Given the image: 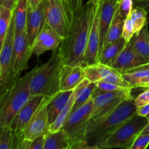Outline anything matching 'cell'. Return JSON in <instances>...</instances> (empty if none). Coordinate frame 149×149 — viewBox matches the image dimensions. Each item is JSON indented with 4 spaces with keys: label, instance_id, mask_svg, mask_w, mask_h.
I'll list each match as a JSON object with an SVG mask.
<instances>
[{
    "label": "cell",
    "instance_id": "40",
    "mask_svg": "<svg viewBox=\"0 0 149 149\" xmlns=\"http://www.w3.org/2000/svg\"><path fill=\"white\" fill-rule=\"evenodd\" d=\"M45 0H28V7H29V10H35L42 1Z\"/></svg>",
    "mask_w": 149,
    "mask_h": 149
},
{
    "label": "cell",
    "instance_id": "44",
    "mask_svg": "<svg viewBox=\"0 0 149 149\" xmlns=\"http://www.w3.org/2000/svg\"><path fill=\"white\" fill-rule=\"evenodd\" d=\"M100 2H101V0H88V1H87V3H89V4H93V5L95 6L99 5Z\"/></svg>",
    "mask_w": 149,
    "mask_h": 149
},
{
    "label": "cell",
    "instance_id": "42",
    "mask_svg": "<svg viewBox=\"0 0 149 149\" xmlns=\"http://www.w3.org/2000/svg\"><path fill=\"white\" fill-rule=\"evenodd\" d=\"M149 68V63H147L142 64V65H137V66L133 67V68H131L130 69L127 70V71H124V72L122 73H127V72H130V71H137V70H141V69H148Z\"/></svg>",
    "mask_w": 149,
    "mask_h": 149
},
{
    "label": "cell",
    "instance_id": "3",
    "mask_svg": "<svg viewBox=\"0 0 149 149\" xmlns=\"http://www.w3.org/2000/svg\"><path fill=\"white\" fill-rule=\"evenodd\" d=\"M63 65L59 48L52 51L47 63L36 70L30 83L31 95L52 97L61 91L60 74Z\"/></svg>",
    "mask_w": 149,
    "mask_h": 149
},
{
    "label": "cell",
    "instance_id": "24",
    "mask_svg": "<svg viewBox=\"0 0 149 149\" xmlns=\"http://www.w3.org/2000/svg\"><path fill=\"white\" fill-rule=\"evenodd\" d=\"M134 47L140 57L146 63H149V33L148 24L134 36Z\"/></svg>",
    "mask_w": 149,
    "mask_h": 149
},
{
    "label": "cell",
    "instance_id": "13",
    "mask_svg": "<svg viewBox=\"0 0 149 149\" xmlns=\"http://www.w3.org/2000/svg\"><path fill=\"white\" fill-rule=\"evenodd\" d=\"M63 40V38L46 23L33 42L31 47L32 53L39 57L47 51H54L60 47Z\"/></svg>",
    "mask_w": 149,
    "mask_h": 149
},
{
    "label": "cell",
    "instance_id": "4",
    "mask_svg": "<svg viewBox=\"0 0 149 149\" xmlns=\"http://www.w3.org/2000/svg\"><path fill=\"white\" fill-rule=\"evenodd\" d=\"M36 67L26 76L19 78L9 91L1 95L0 126L9 125L17 112L29 100L31 95L30 83Z\"/></svg>",
    "mask_w": 149,
    "mask_h": 149
},
{
    "label": "cell",
    "instance_id": "33",
    "mask_svg": "<svg viewBox=\"0 0 149 149\" xmlns=\"http://www.w3.org/2000/svg\"><path fill=\"white\" fill-rule=\"evenodd\" d=\"M149 146V133H141L135 139L131 149H146Z\"/></svg>",
    "mask_w": 149,
    "mask_h": 149
},
{
    "label": "cell",
    "instance_id": "38",
    "mask_svg": "<svg viewBox=\"0 0 149 149\" xmlns=\"http://www.w3.org/2000/svg\"><path fill=\"white\" fill-rule=\"evenodd\" d=\"M137 113L140 116H145L146 117L149 114V103L144 105V106H141V107L138 108L137 109Z\"/></svg>",
    "mask_w": 149,
    "mask_h": 149
},
{
    "label": "cell",
    "instance_id": "45",
    "mask_svg": "<svg viewBox=\"0 0 149 149\" xmlns=\"http://www.w3.org/2000/svg\"><path fill=\"white\" fill-rule=\"evenodd\" d=\"M142 134H146V133H149V122L148 125H146V127L145 128L143 129V130L142 131V132H141Z\"/></svg>",
    "mask_w": 149,
    "mask_h": 149
},
{
    "label": "cell",
    "instance_id": "21",
    "mask_svg": "<svg viewBox=\"0 0 149 149\" xmlns=\"http://www.w3.org/2000/svg\"><path fill=\"white\" fill-rule=\"evenodd\" d=\"M90 83V81L87 79H84L77 87L74 90L72 95H71V97H70L69 100L67 103V104L65 105V106L64 107V109H63V111H61V113H60L59 116H58L56 119L55 120V122H52V124L49 126V132H56V131L60 130L61 129H62L63 126V124L65 123V120H66L67 118L68 117L70 114L71 113V110H72L73 106L74 104V102H75L76 98H77V96L78 95L79 92L81 90V89H82L84 86L87 85V84Z\"/></svg>",
    "mask_w": 149,
    "mask_h": 149
},
{
    "label": "cell",
    "instance_id": "27",
    "mask_svg": "<svg viewBox=\"0 0 149 149\" xmlns=\"http://www.w3.org/2000/svg\"><path fill=\"white\" fill-rule=\"evenodd\" d=\"M13 18V10L0 5V47L4 44Z\"/></svg>",
    "mask_w": 149,
    "mask_h": 149
},
{
    "label": "cell",
    "instance_id": "41",
    "mask_svg": "<svg viewBox=\"0 0 149 149\" xmlns=\"http://www.w3.org/2000/svg\"><path fill=\"white\" fill-rule=\"evenodd\" d=\"M32 141L29 139H26L24 138L21 143H20V146H19L18 149H31V146Z\"/></svg>",
    "mask_w": 149,
    "mask_h": 149
},
{
    "label": "cell",
    "instance_id": "9",
    "mask_svg": "<svg viewBox=\"0 0 149 149\" xmlns=\"http://www.w3.org/2000/svg\"><path fill=\"white\" fill-rule=\"evenodd\" d=\"M45 97V96L43 95L31 96L29 100L17 112L14 119L10 122L9 125L14 133L12 149H18L20 143L24 139L23 132L25 127L38 110Z\"/></svg>",
    "mask_w": 149,
    "mask_h": 149
},
{
    "label": "cell",
    "instance_id": "46",
    "mask_svg": "<svg viewBox=\"0 0 149 149\" xmlns=\"http://www.w3.org/2000/svg\"><path fill=\"white\" fill-rule=\"evenodd\" d=\"M108 1V0H101V2H100V3H103V2H104V1Z\"/></svg>",
    "mask_w": 149,
    "mask_h": 149
},
{
    "label": "cell",
    "instance_id": "36",
    "mask_svg": "<svg viewBox=\"0 0 149 149\" xmlns=\"http://www.w3.org/2000/svg\"><path fill=\"white\" fill-rule=\"evenodd\" d=\"M16 1L17 0H0V3H1L0 5H2L7 8L14 10L16 5Z\"/></svg>",
    "mask_w": 149,
    "mask_h": 149
},
{
    "label": "cell",
    "instance_id": "2",
    "mask_svg": "<svg viewBox=\"0 0 149 149\" xmlns=\"http://www.w3.org/2000/svg\"><path fill=\"white\" fill-rule=\"evenodd\" d=\"M137 109L135 99L131 97L125 99L109 113L90 121L83 141V148L103 149L106 139L136 114Z\"/></svg>",
    "mask_w": 149,
    "mask_h": 149
},
{
    "label": "cell",
    "instance_id": "47",
    "mask_svg": "<svg viewBox=\"0 0 149 149\" xmlns=\"http://www.w3.org/2000/svg\"><path fill=\"white\" fill-rule=\"evenodd\" d=\"M146 118H147V119H148V121H149V114L148 115V116H146Z\"/></svg>",
    "mask_w": 149,
    "mask_h": 149
},
{
    "label": "cell",
    "instance_id": "18",
    "mask_svg": "<svg viewBox=\"0 0 149 149\" xmlns=\"http://www.w3.org/2000/svg\"><path fill=\"white\" fill-rule=\"evenodd\" d=\"M119 0H108L101 3L100 17V47L99 56L103 51L108 31L113 20L115 12L117 8Z\"/></svg>",
    "mask_w": 149,
    "mask_h": 149
},
{
    "label": "cell",
    "instance_id": "37",
    "mask_svg": "<svg viewBox=\"0 0 149 149\" xmlns=\"http://www.w3.org/2000/svg\"><path fill=\"white\" fill-rule=\"evenodd\" d=\"M134 6L142 7L147 13H149V0H137L134 1Z\"/></svg>",
    "mask_w": 149,
    "mask_h": 149
},
{
    "label": "cell",
    "instance_id": "5",
    "mask_svg": "<svg viewBox=\"0 0 149 149\" xmlns=\"http://www.w3.org/2000/svg\"><path fill=\"white\" fill-rule=\"evenodd\" d=\"M47 24L63 38L68 35L74 19V11L69 0H45Z\"/></svg>",
    "mask_w": 149,
    "mask_h": 149
},
{
    "label": "cell",
    "instance_id": "17",
    "mask_svg": "<svg viewBox=\"0 0 149 149\" xmlns=\"http://www.w3.org/2000/svg\"><path fill=\"white\" fill-rule=\"evenodd\" d=\"M84 68L80 65H63L60 74V89L61 91L74 90L83 80Z\"/></svg>",
    "mask_w": 149,
    "mask_h": 149
},
{
    "label": "cell",
    "instance_id": "28",
    "mask_svg": "<svg viewBox=\"0 0 149 149\" xmlns=\"http://www.w3.org/2000/svg\"><path fill=\"white\" fill-rule=\"evenodd\" d=\"M148 13L143 8L138 6H134L130 17L132 21L135 34H138L146 25L148 24L147 20Z\"/></svg>",
    "mask_w": 149,
    "mask_h": 149
},
{
    "label": "cell",
    "instance_id": "32",
    "mask_svg": "<svg viewBox=\"0 0 149 149\" xmlns=\"http://www.w3.org/2000/svg\"><path fill=\"white\" fill-rule=\"evenodd\" d=\"M134 36H135V32H134L133 26H132L130 17L129 15L125 20L122 36L125 39V40L127 42H129Z\"/></svg>",
    "mask_w": 149,
    "mask_h": 149
},
{
    "label": "cell",
    "instance_id": "35",
    "mask_svg": "<svg viewBox=\"0 0 149 149\" xmlns=\"http://www.w3.org/2000/svg\"><path fill=\"white\" fill-rule=\"evenodd\" d=\"M45 141H46L45 135H42V136L36 138L35 140L32 141L31 149H44V148H45Z\"/></svg>",
    "mask_w": 149,
    "mask_h": 149
},
{
    "label": "cell",
    "instance_id": "30",
    "mask_svg": "<svg viewBox=\"0 0 149 149\" xmlns=\"http://www.w3.org/2000/svg\"><path fill=\"white\" fill-rule=\"evenodd\" d=\"M14 133L10 125L1 127L0 135V148L12 149Z\"/></svg>",
    "mask_w": 149,
    "mask_h": 149
},
{
    "label": "cell",
    "instance_id": "26",
    "mask_svg": "<svg viewBox=\"0 0 149 149\" xmlns=\"http://www.w3.org/2000/svg\"><path fill=\"white\" fill-rule=\"evenodd\" d=\"M125 20V18H123V17H122L119 15L117 10H116L113 20H112L111 24L110 27H109L107 35H106L103 48L105 47L108 46V45H111L113 42H114L115 41L119 39L120 37H122Z\"/></svg>",
    "mask_w": 149,
    "mask_h": 149
},
{
    "label": "cell",
    "instance_id": "15",
    "mask_svg": "<svg viewBox=\"0 0 149 149\" xmlns=\"http://www.w3.org/2000/svg\"><path fill=\"white\" fill-rule=\"evenodd\" d=\"M44 1H42L35 10L31 11L29 10L28 13L26 31L28 42L31 47H32L35 39L46 24Z\"/></svg>",
    "mask_w": 149,
    "mask_h": 149
},
{
    "label": "cell",
    "instance_id": "20",
    "mask_svg": "<svg viewBox=\"0 0 149 149\" xmlns=\"http://www.w3.org/2000/svg\"><path fill=\"white\" fill-rule=\"evenodd\" d=\"M74 90L68 91H59L53 97H51L50 101L47 105L48 117L49 124L55 122L60 113L64 109L65 105L69 100Z\"/></svg>",
    "mask_w": 149,
    "mask_h": 149
},
{
    "label": "cell",
    "instance_id": "39",
    "mask_svg": "<svg viewBox=\"0 0 149 149\" xmlns=\"http://www.w3.org/2000/svg\"><path fill=\"white\" fill-rule=\"evenodd\" d=\"M74 12L79 10L83 7V0H69Z\"/></svg>",
    "mask_w": 149,
    "mask_h": 149
},
{
    "label": "cell",
    "instance_id": "49",
    "mask_svg": "<svg viewBox=\"0 0 149 149\" xmlns=\"http://www.w3.org/2000/svg\"><path fill=\"white\" fill-rule=\"evenodd\" d=\"M148 88H149V87H148Z\"/></svg>",
    "mask_w": 149,
    "mask_h": 149
},
{
    "label": "cell",
    "instance_id": "6",
    "mask_svg": "<svg viewBox=\"0 0 149 149\" xmlns=\"http://www.w3.org/2000/svg\"><path fill=\"white\" fill-rule=\"evenodd\" d=\"M148 122L146 117L136 113L106 139L103 149H131L137 137L142 132Z\"/></svg>",
    "mask_w": 149,
    "mask_h": 149
},
{
    "label": "cell",
    "instance_id": "1",
    "mask_svg": "<svg viewBox=\"0 0 149 149\" xmlns=\"http://www.w3.org/2000/svg\"><path fill=\"white\" fill-rule=\"evenodd\" d=\"M95 5L87 3L74 12V19L68 35L59 47L63 65L87 66L86 52Z\"/></svg>",
    "mask_w": 149,
    "mask_h": 149
},
{
    "label": "cell",
    "instance_id": "43",
    "mask_svg": "<svg viewBox=\"0 0 149 149\" xmlns=\"http://www.w3.org/2000/svg\"><path fill=\"white\" fill-rule=\"evenodd\" d=\"M138 87H141V88H148L149 87V76L146 78L143 79V80H141L139 83L136 85L135 88H138Z\"/></svg>",
    "mask_w": 149,
    "mask_h": 149
},
{
    "label": "cell",
    "instance_id": "11",
    "mask_svg": "<svg viewBox=\"0 0 149 149\" xmlns=\"http://www.w3.org/2000/svg\"><path fill=\"white\" fill-rule=\"evenodd\" d=\"M51 97L45 96L36 113L33 114L23 130L24 138L33 141L42 135H46L49 132L50 124L49 122L47 105Z\"/></svg>",
    "mask_w": 149,
    "mask_h": 149
},
{
    "label": "cell",
    "instance_id": "31",
    "mask_svg": "<svg viewBox=\"0 0 149 149\" xmlns=\"http://www.w3.org/2000/svg\"><path fill=\"white\" fill-rule=\"evenodd\" d=\"M134 7V0H119L116 10L119 15L126 18L130 15Z\"/></svg>",
    "mask_w": 149,
    "mask_h": 149
},
{
    "label": "cell",
    "instance_id": "22",
    "mask_svg": "<svg viewBox=\"0 0 149 149\" xmlns=\"http://www.w3.org/2000/svg\"><path fill=\"white\" fill-rule=\"evenodd\" d=\"M127 43L122 36L111 45L105 47L99 56V62L112 67Z\"/></svg>",
    "mask_w": 149,
    "mask_h": 149
},
{
    "label": "cell",
    "instance_id": "14",
    "mask_svg": "<svg viewBox=\"0 0 149 149\" xmlns=\"http://www.w3.org/2000/svg\"><path fill=\"white\" fill-rule=\"evenodd\" d=\"M101 3L95 7V13L89 34L87 49L86 52L87 65H94L99 63V47H100V17Z\"/></svg>",
    "mask_w": 149,
    "mask_h": 149
},
{
    "label": "cell",
    "instance_id": "48",
    "mask_svg": "<svg viewBox=\"0 0 149 149\" xmlns=\"http://www.w3.org/2000/svg\"><path fill=\"white\" fill-rule=\"evenodd\" d=\"M137 1V0H134V1Z\"/></svg>",
    "mask_w": 149,
    "mask_h": 149
},
{
    "label": "cell",
    "instance_id": "29",
    "mask_svg": "<svg viewBox=\"0 0 149 149\" xmlns=\"http://www.w3.org/2000/svg\"><path fill=\"white\" fill-rule=\"evenodd\" d=\"M96 86H97L96 82H90L87 85L84 86L82 89H81V90L79 92L78 95H77L75 102H74L71 113L84 106L90 98H92V95H93L94 90H95Z\"/></svg>",
    "mask_w": 149,
    "mask_h": 149
},
{
    "label": "cell",
    "instance_id": "25",
    "mask_svg": "<svg viewBox=\"0 0 149 149\" xmlns=\"http://www.w3.org/2000/svg\"><path fill=\"white\" fill-rule=\"evenodd\" d=\"M28 13H29L28 0H17L15 7L13 10L15 33L26 31Z\"/></svg>",
    "mask_w": 149,
    "mask_h": 149
},
{
    "label": "cell",
    "instance_id": "10",
    "mask_svg": "<svg viewBox=\"0 0 149 149\" xmlns=\"http://www.w3.org/2000/svg\"><path fill=\"white\" fill-rule=\"evenodd\" d=\"M15 34L14 15L11 26L5 37L0 52V86L1 95L8 91L10 87L12 73V57H13V43Z\"/></svg>",
    "mask_w": 149,
    "mask_h": 149
},
{
    "label": "cell",
    "instance_id": "7",
    "mask_svg": "<svg viewBox=\"0 0 149 149\" xmlns=\"http://www.w3.org/2000/svg\"><path fill=\"white\" fill-rule=\"evenodd\" d=\"M93 106V99L90 98L84 106L72 112L63 124L62 129L71 140V149L83 148V141L90 122Z\"/></svg>",
    "mask_w": 149,
    "mask_h": 149
},
{
    "label": "cell",
    "instance_id": "8",
    "mask_svg": "<svg viewBox=\"0 0 149 149\" xmlns=\"http://www.w3.org/2000/svg\"><path fill=\"white\" fill-rule=\"evenodd\" d=\"M31 54L33 53L31 47L28 42L26 31L15 33L13 43L11 80L9 90L17 81L21 73L27 68L28 63Z\"/></svg>",
    "mask_w": 149,
    "mask_h": 149
},
{
    "label": "cell",
    "instance_id": "16",
    "mask_svg": "<svg viewBox=\"0 0 149 149\" xmlns=\"http://www.w3.org/2000/svg\"><path fill=\"white\" fill-rule=\"evenodd\" d=\"M144 63H146L144 60L138 55L134 47L133 36L132 39L126 44L112 67L121 72H124L130 68Z\"/></svg>",
    "mask_w": 149,
    "mask_h": 149
},
{
    "label": "cell",
    "instance_id": "12",
    "mask_svg": "<svg viewBox=\"0 0 149 149\" xmlns=\"http://www.w3.org/2000/svg\"><path fill=\"white\" fill-rule=\"evenodd\" d=\"M132 90V89H127L125 90L103 93L93 98V106L90 121L98 119L114 109L125 99L132 97L131 95Z\"/></svg>",
    "mask_w": 149,
    "mask_h": 149
},
{
    "label": "cell",
    "instance_id": "19",
    "mask_svg": "<svg viewBox=\"0 0 149 149\" xmlns=\"http://www.w3.org/2000/svg\"><path fill=\"white\" fill-rule=\"evenodd\" d=\"M97 65L98 68L100 81H107V82L112 83V84H116V85L121 86L125 88L133 89L132 85L125 79L123 74L121 71L100 62L97 63Z\"/></svg>",
    "mask_w": 149,
    "mask_h": 149
},
{
    "label": "cell",
    "instance_id": "34",
    "mask_svg": "<svg viewBox=\"0 0 149 149\" xmlns=\"http://www.w3.org/2000/svg\"><path fill=\"white\" fill-rule=\"evenodd\" d=\"M147 103H149V88H146L145 91L135 98V104L137 108L141 107Z\"/></svg>",
    "mask_w": 149,
    "mask_h": 149
},
{
    "label": "cell",
    "instance_id": "23",
    "mask_svg": "<svg viewBox=\"0 0 149 149\" xmlns=\"http://www.w3.org/2000/svg\"><path fill=\"white\" fill-rule=\"evenodd\" d=\"M45 137L44 149H71V140L63 129L56 132H49Z\"/></svg>",
    "mask_w": 149,
    "mask_h": 149
}]
</instances>
